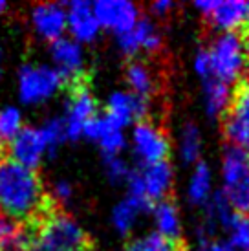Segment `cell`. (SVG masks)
Returning <instances> with one entry per match:
<instances>
[{"label": "cell", "instance_id": "1", "mask_svg": "<svg viewBox=\"0 0 249 251\" xmlns=\"http://www.w3.org/2000/svg\"><path fill=\"white\" fill-rule=\"evenodd\" d=\"M50 211V196L37 171L0 160V216L15 222H37Z\"/></svg>", "mask_w": 249, "mask_h": 251}, {"label": "cell", "instance_id": "2", "mask_svg": "<svg viewBox=\"0 0 249 251\" xmlns=\"http://www.w3.org/2000/svg\"><path fill=\"white\" fill-rule=\"evenodd\" d=\"M66 140L61 118H51L42 125L24 126L9 141L11 160L28 169H37L42 160L55 152V149Z\"/></svg>", "mask_w": 249, "mask_h": 251}, {"label": "cell", "instance_id": "3", "mask_svg": "<svg viewBox=\"0 0 249 251\" xmlns=\"http://www.w3.org/2000/svg\"><path fill=\"white\" fill-rule=\"evenodd\" d=\"M33 242L53 251H90V240L74 216L50 209L35 222Z\"/></svg>", "mask_w": 249, "mask_h": 251}, {"label": "cell", "instance_id": "4", "mask_svg": "<svg viewBox=\"0 0 249 251\" xmlns=\"http://www.w3.org/2000/svg\"><path fill=\"white\" fill-rule=\"evenodd\" d=\"M222 195L235 213H249V152L227 147L222 156Z\"/></svg>", "mask_w": 249, "mask_h": 251}, {"label": "cell", "instance_id": "5", "mask_svg": "<svg viewBox=\"0 0 249 251\" xmlns=\"http://www.w3.org/2000/svg\"><path fill=\"white\" fill-rule=\"evenodd\" d=\"M207 50L209 61H211V72L215 79H220L224 83L233 84L246 74L248 66V50L244 44V39L236 31L231 33H218L213 39Z\"/></svg>", "mask_w": 249, "mask_h": 251}, {"label": "cell", "instance_id": "6", "mask_svg": "<svg viewBox=\"0 0 249 251\" xmlns=\"http://www.w3.org/2000/svg\"><path fill=\"white\" fill-rule=\"evenodd\" d=\"M64 79L51 64H22L17 74V92L24 105H41L62 88Z\"/></svg>", "mask_w": 249, "mask_h": 251}, {"label": "cell", "instance_id": "7", "mask_svg": "<svg viewBox=\"0 0 249 251\" xmlns=\"http://www.w3.org/2000/svg\"><path fill=\"white\" fill-rule=\"evenodd\" d=\"M174 183V169L169 161H159L152 165H141L139 169H132L126 180L128 195L143 200L149 205L154 202L167 200Z\"/></svg>", "mask_w": 249, "mask_h": 251}, {"label": "cell", "instance_id": "8", "mask_svg": "<svg viewBox=\"0 0 249 251\" xmlns=\"http://www.w3.org/2000/svg\"><path fill=\"white\" fill-rule=\"evenodd\" d=\"M97 116V101L94 98L92 90L86 83L74 84L70 96L64 105V114H62V125H64V134L66 140H79L83 138L84 128L92 119Z\"/></svg>", "mask_w": 249, "mask_h": 251}, {"label": "cell", "instance_id": "9", "mask_svg": "<svg viewBox=\"0 0 249 251\" xmlns=\"http://www.w3.org/2000/svg\"><path fill=\"white\" fill-rule=\"evenodd\" d=\"M130 143L136 158L143 165L167 161V156L171 151V141L167 132L150 119H143L132 126Z\"/></svg>", "mask_w": 249, "mask_h": 251}, {"label": "cell", "instance_id": "10", "mask_svg": "<svg viewBox=\"0 0 249 251\" xmlns=\"http://www.w3.org/2000/svg\"><path fill=\"white\" fill-rule=\"evenodd\" d=\"M194 7L220 33L236 31L249 22V2L242 0H198Z\"/></svg>", "mask_w": 249, "mask_h": 251}, {"label": "cell", "instance_id": "11", "mask_svg": "<svg viewBox=\"0 0 249 251\" xmlns=\"http://www.w3.org/2000/svg\"><path fill=\"white\" fill-rule=\"evenodd\" d=\"M50 57L51 66L55 68L64 83H70L72 86L79 83H84V48L81 42L74 41L72 37H61L50 44Z\"/></svg>", "mask_w": 249, "mask_h": 251}, {"label": "cell", "instance_id": "12", "mask_svg": "<svg viewBox=\"0 0 249 251\" xmlns=\"http://www.w3.org/2000/svg\"><path fill=\"white\" fill-rule=\"evenodd\" d=\"M224 136L229 147L249 152V86H240L224 116Z\"/></svg>", "mask_w": 249, "mask_h": 251}, {"label": "cell", "instance_id": "13", "mask_svg": "<svg viewBox=\"0 0 249 251\" xmlns=\"http://www.w3.org/2000/svg\"><path fill=\"white\" fill-rule=\"evenodd\" d=\"M149 112H150V101L132 94L130 90L112 92L104 106V116L121 128L147 119Z\"/></svg>", "mask_w": 249, "mask_h": 251}, {"label": "cell", "instance_id": "14", "mask_svg": "<svg viewBox=\"0 0 249 251\" xmlns=\"http://www.w3.org/2000/svg\"><path fill=\"white\" fill-rule=\"evenodd\" d=\"M92 6L101 29H110L118 35L132 29L141 19L138 4L128 0H97Z\"/></svg>", "mask_w": 249, "mask_h": 251}, {"label": "cell", "instance_id": "15", "mask_svg": "<svg viewBox=\"0 0 249 251\" xmlns=\"http://www.w3.org/2000/svg\"><path fill=\"white\" fill-rule=\"evenodd\" d=\"M29 24L42 41H57L66 31V6L59 2H37L29 9Z\"/></svg>", "mask_w": 249, "mask_h": 251}, {"label": "cell", "instance_id": "16", "mask_svg": "<svg viewBox=\"0 0 249 251\" xmlns=\"http://www.w3.org/2000/svg\"><path fill=\"white\" fill-rule=\"evenodd\" d=\"M118 46L128 57L139 53H156L163 46V37L150 19H139L134 28L118 35Z\"/></svg>", "mask_w": 249, "mask_h": 251}, {"label": "cell", "instance_id": "17", "mask_svg": "<svg viewBox=\"0 0 249 251\" xmlns=\"http://www.w3.org/2000/svg\"><path fill=\"white\" fill-rule=\"evenodd\" d=\"M66 31L77 42H92L101 33V24L94 13V6L84 0H74L66 6Z\"/></svg>", "mask_w": 249, "mask_h": 251}, {"label": "cell", "instance_id": "18", "mask_svg": "<svg viewBox=\"0 0 249 251\" xmlns=\"http://www.w3.org/2000/svg\"><path fill=\"white\" fill-rule=\"evenodd\" d=\"M84 138L96 141L104 158L112 156H121L124 145H126V136L123 128L114 125L106 116H96L84 128Z\"/></svg>", "mask_w": 249, "mask_h": 251}, {"label": "cell", "instance_id": "19", "mask_svg": "<svg viewBox=\"0 0 249 251\" xmlns=\"http://www.w3.org/2000/svg\"><path fill=\"white\" fill-rule=\"evenodd\" d=\"M152 218L156 226V235L169 240L171 244H178L181 240L183 226H181V215L178 205L173 200H161L154 203L152 207Z\"/></svg>", "mask_w": 249, "mask_h": 251}, {"label": "cell", "instance_id": "20", "mask_svg": "<svg viewBox=\"0 0 249 251\" xmlns=\"http://www.w3.org/2000/svg\"><path fill=\"white\" fill-rule=\"evenodd\" d=\"M124 81L128 84V90L139 98L150 101L159 92V83L156 72L143 61H132L124 68Z\"/></svg>", "mask_w": 249, "mask_h": 251}, {"label": "cell", "instance_id": "21", "mask_svg": "<svg viewBox=\"0 0 249 251\" xmlns=\"http://www.w3.org/2000/svg\"><path fill=\"white\" fill-rule=\"evenodd\" d=\"M150 211V205L143 200H138L134 196L126 195L123 200H119L112 209V226L119 235H128L138 226L141 215Z\"/></svg>", "mask_w": 249, "mask_h": 251}, {"label": "cell", "instance_id": "22", "mask_svg": "<svg viewBox=\"0 0 249 251\" xmlns=\"http://www.w3.org/2000/svg\"><path fill=\"white\" fill-rule=\"evenodd\" d=\"M201 84H203V108L209 118L216 119L225 116V112L233 101V96H235L231 84L215 79V77L201 81Z\"/></svg>", "mask_w": 249, "mask_h": 251}, {"label": "cell", "instance_id": "23", "mask_svg": "<svg viewBox=\"0 0 249 251\" xmlns=\"http://www.w3.org/2000/svg\"><path fill=\"white\" fill-rule=\"evenodd\" d=\"M213 195V171L207 163L198 161L187 181V198L194 205H205Z\"/></svg>", "mask_w": 249, "mask_h": 251}, {"label": "cell", "instance_id": "24", "mask_svg": "<svg viewBox=\"0 0 249 251\" xmlns=\"http://www.w3.org/2000/svg\"><path fill=\"white\" fill-rule=\"evenodd\" d=\"M178 154L185 165H196L201 154V134L194 123L183 125L178 138Z\"/></svg>", "mask_w": 249, "mask_h": 251}, {"label": "cell", "instance_id": "25", "mask_svg": "<svg viewBox=\"0 0 249 251\" xmlns=\"http://www.w3.org/2000/svg\"><path fill=\"white\" fill-rule=\"evenodd\" d=\"M227 231V242L236 251H249V216L238 215L233 216V220L225 227Z\"/></svg>", "mask_w": 249, "mask_h": 251}, {"label": "cell", "instance_id": "26", "mask_svg": "<svg viewBox=\"0 0 249 251\" xmlns=\"http://www.w3.org/2000/svg\"><path fill=\"white\" fill-rule=\"evenodd\" d=\"M24 128L22 112L17 106H2L0 108V140L11 141Z\"/></svg>", "mask_w": 249, "mask_h": 251}, {"label": "cell", "instance_id": "27", "mask_svg": "<svg viewBox=\"0 0 249 251\" xmlns=\"http://www.w3.org/2000/svg\"><path fill=\"white\" fill-rule=\"evenodd\" d=\"M124 251H176V246L171 244L165 238H161L156 233H150V235L134 238L132 242L126 244Z\"/></svg>", "mask_w": 249, "mask_h": 251}, {"label": "cell", "instance_id": "28", "mask_svg": "<svg viewBox=\"0 0 249 251\" xmlns=\"http://www.w3.org/2000/svg\"><path fill=\"white\" fill-rule=\"evenodd\" d=\"M104 171L108 180L114 183H126L128 176H130L132 169L128 163L121 158V156H112V158H104Z\"/></svg>", "mask_w": 249, "mask_h": 251}, {"label": "cell", "instance_id": "29", "mask_svg": "<svg viewBox=\"0 0 249 251\" xmlns=\"http://www.w3.org/2000/svg\"><path fill=\"white\" fill-rule=\"evenodd\" d=\"M193 68L196 72V75L200 77L201 81H205V79H211L213 77V72H211V61H209V55H207V50H198L196 51V55L193 59Z\"/></svg>", "mask_w": 249, "mask_h": 251}, {"label": "cell", "instance_id": "30", "mask_svg": "<svg viewBox=\"0 0 249 251\" xmlns=\"http://www.w3.org/2000/svg\"><path fill=\"white\" fill-rule=\"evenodd\" d=\"M50 195L53 198V202H68L70 198L74 196V185L68 180H57L53 181V185L50 189Z\"/></svg>", "mask_w": 249, "mask_h": 251}, {"label": "cell", "instance_id": "31", "mask_svg": "<svg viewBox=\"0 0 249 251\" xmlns=\"http://www.w3.org/2000/svg\"><path fill=\"white\" fill-rule=\"evenodd\" d=\"M194 251H236L227 240H216V238H198V246Z\"/></svg>", "mask_w": 249, "mask_h": 251}, {"label": "cell", "instance_id": "32", "mask_svg": "<svg viewBox=\"0 0 249 251\" xmlns=\"http://www.w3.org/2000/svg\"><path fill=\"white\" fill-rule=\"evenodd\" d=\"M174 2H171V0H156L152 6H150V11H152L154 17H158V19H161V17H167V15L171 13L174 9Z\"/></svg>", "mask_w": 249, "mask_h": 251}, {"label": "cell", "instance_id": "33", "mask_svg": "<svg viewBox=\"0 0 249 251\" xmlns=\"http://www.w3.org/2000/svg\"><path fill=\"white\" fill-rule=\"evenodd\" d=\"M26 251H53V250H48V248L37 244V242H33V240L29 238V244H28V248H26Z\"/></svg>", "mask_w": 249, "mask_h": 251}, {"label": "cell", "instance_id": "34", "mask_svg": "<svg viewBox=\"0 0 249 251\" xmlns=\"http://www.w3.org/2000/svg\"><path fill=\"white\" fill-rule=\"evenodd\" d=\"M244 44H246V50H248V53H249V22H248V26H246V33H244Z\"/></svg>", "mask_w": 249, "mask_h": 251}, {"label": "cell", "instance_id": "35", "mask_svg": "<svg viewBox=\"0 0 249 251\" xmlns=\"http://www.w3.org/2000/svg\"><path fill=\"white\" fill-rule=\"evenodd\" d=\"M2 68H4V48L0 46V74H2Z\"/></svg>", "mask_w": 249, "mask_h": 251}, {"label": "cell", "instance_id": "36", "mask_svg": "<svg viewBox=\"0 0 249 251\" xmlns=\"http://www.w3.org/2000/svg\"><path fill=\"white\" fill-rule=\"evenodd\" d=\"M7 9V2H4V0H0V15L4 13Z\"/></svg>", "mask_w": 249, "mask_h": 251}, {"label": "cell", "instance_id": "37", "mask_svg": "<svg viewBox=\"0 0 249 251\" xmlns=\"http://www.w3.org/2000/svg\"><path fill=\"white\" fill-rule=\"evenodd\" d=\"M2 154H4V141L0 140V160H2Z\"/></svg>", "mask_w": 249, "mask_h": 251}, {"label": "cell", "instance_id": "38", "mask_svg": "<svg viewBox=\"0 0 249 251\" xmlns=\"http://www.w3.org/2000/svg\"><path fill=\"white\" fill-rule=\"evenodd\" d=\"M246 75H248V86H249V59H248V66H246Z\"/></svg>", "mask_w": 249, "mask_h": 251}]
</instances>
